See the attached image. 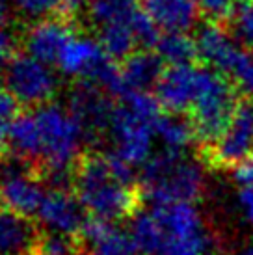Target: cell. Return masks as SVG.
Masks as SVG:
<instances>
[{
	"mask_svg": "<svg viewBox=\"0 0 253 255\" xmlns=\"http://www.w3.org/2000/svg\"><path fill=\"white\" fill-rule=\"evenodd\" d=\"M106 136L112 147L110 153L134 168H141L155 155V121L138 114L125 101L120 99L116 105Z\"/></svg>",
	"mask_w": 253,
	"mask_h": 255,
	"instance_id": "obj_6",
	"label": "cell"
},
{
	"mask_svg": "<svg viewBox=\"0 0 253 255\" xmlns=\"http://www.w3.org/2000/svg\"><path fill=\"white\" fill-rule=\"evenodd\" d=\"M56 67L65 77L97 84L116 97L120 93V65L97 37L75 32L63 45Z\"/></svg>",
	"mask_w": 253,
	"mask_h": 255,
	"instance_id": "obj_5",
	"label": "cell"
},
{
	"mask_svg": "<svg viewBox=\"0 0 253 255\" xmlns=\"http://www.w3.org/2000/svg\"><path fill=\"white\" fill-rule=\"evenodd\" d=\"M11 9H13L11 0H0V28L7 26L9 17H11Z\"/></svg>",
	"mask_w": 253,
	"mask_h": 255,
	"instance_id": "obj_34",
	"label": "cell"
},
{
	"mask_svg": "<svg viewBox=\"0 0 253 255\" xmlns=\"http://www.w3.org/2000/svg\"><path fill=\"white\" fill-rule=\"evenodd\" d=\"M222 24L240 47L253 50V0H237Z\"/></svg>",
	"mask_w": 253,
	"mask_h": 255,
	"instance_id": "obj_25",
	"label": "cell"
},
{
	"mask_svg": "<svg viewBox=\"0 0 253 255\" xmlns=\"http://www.w3.org/2000/svg\"><path fill=\"white\" fill-rule=\"evenodd\" d=\"M13 9L19 15L37 21L43 17H69L82 7L84 0H11Z\"/></svg>",
	"mask_w": 253,
	"mask_h": 255,
	"instance_id": "obj_24",
	"label": "cell"
},
{
	"mask_svg": "<svg viewBox=\"0 0 253 255\" xmlns=\"http://www.w3.org/2000/svg\"><path fill=\"white\" fill-rule=\"evenodd\" d=\"M227 77L235 82L242 97L253 99V50H240L239 58H237V62H235L231 73Z\"/></svg>",
	"mask_w": 253,
	"mask_h": 255,
	"instance_id": "obj_27",
	"label": "cell"
},
{
	"mask_svg": "<svg viewBox=\"0 0 253 255\" xmlns=\"http://www.w3.org/2000/svg\"><path fill=\"white\" fill-rule=\"evenodd\" d=\"M240 99L242 95L239 88L227 75L212 69L209 65L199 67L196 99L188 112L196 127L199 147H211L224 134V130L235 116Z\"/></svg>",
	"mask_w": 253,
	"mask_h": 255,
	"instance_id": "obj_4",
	"label": "cell"
},
{
	"mask_svg": "<svg viewBox=\"0 0 253 255\" xmlns=\"http://www.w3.org/2000/svg\"><path fill=\"white\" fill-rule=\"evenodd\" d=\"M253 155V99L242 97L231 123L211 147L201 149L203 162L214 168H235Z\"/></svg>",
	"mask_w": 253,
	"mask_h": 255,
	"instance_id": "obj_9",
	"label": "cell"
},
{
	"mask_svg": "<svg viewBox=\"0 0 253 255\" xmlns=\"http://www.w3.org/2000/svg\"><path fill=\"white\" fill-rule=\"evenodd\" d=\"M30 255H52L50 252H47V250H43L41 246H37V250H34Z\"/></svg>",
	"mask_w": 253,
	"mask_h": 255,
	"instance_id": "obj_35",
	"label": "cell"
},
{
	"mask_svg": "<svg viewBox=\"0 0 253 255\" xmlns=\"http://www.w3.org/2000/svg\"><path fill=\"white\" fill-rule=\"evenodd\" d=\"M39 244V226L32 216L0 203V255H30Z\"/></svg>",
	"mask_w": 253,
	"mask_h": 255,
	"instance_id": "obj_16",
	"label": "cell"
},
{
	"mask_svg": "<svg viewBox=\"0 0 253 255\" xmlns=\"http://www.w3.org/2000/svg\"><path fill=\"white\" fill-rule=\"evenodd\" d=\"M140 186L145 198L155 203L194 201L203 196V166L190 158L186 151L164 149L141 166Z\"/></svg>",
	"mask_w": 253,
	"mask_h": 255,
	"instance_id": "obj_3",
	"label": "cell"
},
{
	"mask_svg": "<svg viewBox=\"0 0 253 255\" xmlns=\"http://www.w3.org/2000/svg\"><path fill=\"white\" fill-rule=\"evenodd\" d=\"M141 4L132 7L128 13L120 15L112 21H106L103 24L95 26L97 30V39L101 41L103 49L114 58V60H123L130 52L138 50V39L134 32V19L140 11Z\"/></svg>",
	"mask_w": 253,
	"mask_h": 255,
	"instance_id": "obj_19",
	"label": "cell"
},
{
	"mask_svg": "<svg viewBox=\"0 0 253 255\" xmlns=\"http://www.w3.org/2000/svg\"><path fill=\"white\" fill-rule=\"evenodd\" d=\"M86 142V130L75 114L56 103L19 114L9 128L13 155L39 164L52 186H67Z\"/></svg>",
	"mask_w": 253,
	"mask_h": 255,
	"instance_id": "obj_1",
	"label": "cell"
},
{
	"mask_svg": "<svg viewBox=\"0 0 253 255\" xmlns=\"http://www.w3.org/2000/svg\"><path fill=\"white\" fill-rule=\"evenodd\" d=\"M209 246L211 241L207 231L188 237H169L166 239L158 255H207Z\"/></svg>",
	"mask_w": 253,
	"mask_h": 255,
	"instance_id": "obj_26",
	"label": "cell"
},
{
	"mask_svg": "<svg viewBox=\"0 0 253 255\" xmlns=\"http://www.w3.org/2000/svg\"><path fill=\"white\" fill-rule=\"evenodd\" d=\"M134 170L114 153L82 156L73 173V190L92 218L105 222L128 218L138 211L141 199Z\"/></svg>",
	"mask_w": 253,
	"mask_h": 255,
	"instance_id": "obj_2",
	"label": "cell"
},
{
	"mask_svg": "<svg viewBox=\"0 0 253 255\" xmlns=\"http://www.w3.org/2000/svg\"><path fill=\"white\" fill-rule=\"evenodd\" d=\"M197 82H199V65H168L156 82L155 95L164 110L188 114L196 99Z\"/></svg>",
	"mask_w": 253,
	"mask_h": 255,
	"instance_id": "obj_13",
	"label": "cell"
},
{
	"mask_svg": "<svg viewBox=\"0 0 253 255\" xmlns=\"http://www.w3.org/2000/svg\"><path fill=\"white\" fill-rule=\"evenodd\" d=\"M242 255H253V248H248L242 252Z\"/></svg>",
	"mask_w": 253,
	"mask_h": 255,
	"instance_id": "obj_36",
	"label": "cell"
},
{
	"mask_svg": "<svg viewBox=\"0 0 253 255\" xmlns=\"http://www.w3.org/2000/svg\"><path fill=\"white\" fill-rule=\"evenodd\" d=\"M155 50L160 54L166 65L197 62L196 39L190 36V32H162Z\"/></svg>",
	"mask_w": 253,
	"mask_h": 255,
	"instance_id": "obj_23",
	"label": "cell"
},
{
	"mask_svg": "<svg viewBox=\"0 0 253 255\" xmlns=\"http://www.w3.org/2000/svg\"><path fill=\"white\" fill-rule=\"evenodd\" d=\"M112 93L92 82H80L69 93L67 107L75 118L80 121L86 130L88 140H95L99 136L108 134L116 105L110 99Z\"/></svg>",
	"mask_w": 253,
	"mask_h": 255,
	"instance_id": "obj_11",
	"label": "cell"
},
{
	"mask_svg": "<svg viewBox=\"0 0 253 255\" xmlns=\"http://www.w3.org/2000/svg\"><path fill=\"white\" fill-rule=\"evenodd\" d=\"M141 6L162 32L196 30L201 17L197 0H141Z\"/></svg>",
	"mask_w": 253,
	"mask_h": 255,
	"instance_id": "obj_18",
	"label": "cell"
},
{
	"mask_svg": "<svg viewBox=\"0 0 253 255\" xmlns=\"http://www.w3.org/2000/svg\"><path fill=\"white\" fill-rule=\"evenodd\" d=\"M239 205L242 214L253 222V184L239 186Z\"/></svg>",
	"mask_w": 253,
	"mask_h": 255,
	"instance_id": "obj_32",
	"label": "cell"
},
{
	"mask_svg": "<svg viewBox=\"0 0 253 255\" xmlns=\"http://www.w3.org/2000/svg\"><path fill=\"white\" fill-rule=\"evenodd\" d=\"M4 84L21 105L30 108L50 103L58 92V75L52 64L32 54H17L4 69Z\"/></svg>",
	"mask_w": 253,
	"mask_h": 255,
	"instance_id": "obj_7",
	"label": "cell"
},
{
	"mask_svg": "<svg viewBox=\"0 0 253 255\" xmlns=\"http://www.w3.org/2000/svg\"><path fill=\"white\" fill-rule=\"evenodd\" d=\"M160 220L166 239L169 237H188L205 231L201 214L194 201H169L151 205ZM166 242V241H164Z\"/></svg>",
	"mask_w": 253,
	"mask_h": 255,
	"instance_id": "obj_20",
	"label": "cell"
},
{
	"mask_svg": "<svg viewBox=\"0 0 253 255\" xmlns=\"http://www.w3.org/2000/svg\"><path fill=\"white\" fill-rule=\"evenodd\" d=\"M194 39H196L197 49V62L209 65L224 75L231 73L240 50L244 49L233 39L222 22L214 21H205L197 24Z\"/></svg>",
	"mask_w": 253,
	"mask_h": 255,
	"instance_id": "obj_12",
	"label": "cell"
},
{
	"mask_svg": "<svg viewBox=\"0 0 253 255\" xmlns=\"http://www.w3.org/2000/svg\"><path fill=\"white\" fill-rule=\"evenodd\" d=\"M73 34H75V26L67 21V17H62V15L43 17L26 28L22 36V45L28 54L39 58L47 64L56 65L63 45Z\"/></svg>",
	"mask_w": 253,
	"mask_h": 255,
	"instance_id": "obj_15",
	"label": "cell"
},
{
	"mask_svg": "<svg viewBox=\"0 0 253 255\" xmlns=\"http://www.w3.org/2000/svg\"><path fill=\"white\" fill-rule=\"evenodd\" d=\"M19 39L13 32H9L6 26L0 28V73H4L7 64L17 56Z\"/></svg>",
	"mask_w": 253,
	"mask_h": 255,
	"instance_id": "obj_29",
	"label": "cell"
},
{
	"mask_svg": "<svg viewBox=\"0 0 253 255\" xmlns=\"http://www.w3.org/2000/svg\"><path fill=\"white\" fill-rule=\"evenodd\" d=\"M197 2H199L201 17L205 21L224 22L227 15L231 13L237 0H197Z\"/></svg>",
	"mask_w": 253,
	"mask_h": 255,
	"instance_id": "obj_28",
	"label": "cell"
},
{
	"mask_svg": "<svg viewBox=\"0 0 253 255\" xmlns=\"http://www.w3.org/2000/svg\"><path fill=\"white\" fill-rule=\"evenodd\" d=\"M128 231L132 235L134 242H136L141 255L160 254L164 241H166V233H164V227H162L160 220H158L153 209H149V211L138 209L130 216Z\"/></svg>",
	"mask_w": 253,
	"mask_h": 255,
	"instance_id": "obj_22",
	"label": "cell"
},
{
	"mask_svg": "<svg viewBox=\"0 0 253 255\" xmlns=\"http://www.w3.org/2000/svg\"><path fill=\"white\" fill-rule=\"evenodd\" d=\"M19 107H21L19 99H17L13 93H11V90L2 82V84H0V118L13 121L15 118L19 116Z\"/></svg>",
	"mask_w": 253,
	"mask_h": 255,
	"instance_id": "obj_30",
	"label": "cell"
},
{
	"mask_svg": "<svg viewBox=\"0 0 253 255\" xmlns=\"http://www.w3.org/2000/svg\"><path fill=\"white\" fill-rule=\"evenodd\" d=\"M11 123L13 121L0 118V155H2L4 147L9 145V128H11Z\"/></svg>",
	"mask_w": 253,
	"mask_h": 255,
	"instance_id": "obj_33",
	"label": "cell"
},
{
	"mask_svg": "<svg viewBox=\"0 0 253 255\" xmlns=\"http://www.w3.org/2000/svg\"><path fill=\"white\" fill-rule=\"evenodd\" d=\"M166 62L153 49H138L123 58L120 64V93L118 99L130 92L155 90L156 82L164 73Z\"/></svg>",
	"mask_w": 253,
	"mask_h": 255,
	"instance_id": "obj_17",
	"label": "cell"
},
{
	"mask_svg": "<svg viewBox=\"0 0 253 255\" xmlns=\"http://www.w3.org/2000/svg\"><path fill=\"white\" fill-rule=\"evenodd\" d=\"M156 140H160L164 149L173 151H186L196 138V127L190 114L183 112H162L155 121Z\"/></svg>",
	"mask_w": 253,
	"mask_h": 255,
	"instance_id": "obj_21",
	"label": "cell"
},
{
	"mask_svg": "<svg viewBox=\"0 0 253 255\" xmlns=\"http://www.w3.org/2000/svg\"><path fill=\"white\" fill-rule=\"evenodd\" d=\"M41 175L21 156L0 155V203L34 216L45 198Z\"/></svg>",
	"mask_w": 253,
	"mask_h": 255,
	"instance_id": "obj_8",
	"label": "cell"
},
{
	"mask_svg": "<svg viewBox=\"0 0 253 255\" xmlns=\"http://www.w3.org/2000/svg\"><path fill=\"white\" fill-rule=\"evenodd\" d=\"M47 233L75 237L80 235L88 222V211L78 199L77 192L67 186H50L45 192L41 205L35 213Z\"/></svg>",
	"mask_w": 253,
	"mask_h": 255,
	"instance_id": "obj_10",
	"label": "cell"
},
{
	"mask_svg": "<svg viewBox=\"0 0 253 255\" xmlns=\"http://www.w3.org/2000/svg\"><path fill=\"white\" fill-rule=\"evenodd\" d=\"M78 237L82 255H141L130 231L114 222L90 218Z\"/></svg>",
	"mask_w": 253,
	"mask_h": 255,
	"instance_id": "obj_14",
	"label": "cell"
},
{
	"mask_svg": "<svg viewBox=\"0 0 253 255\" xmlns=\"http://www.w3.org/2000/svg\"><path fill=\"white\" fill-rule=\"evenodd\" d=\"M233 179L239 186L253 184V155H250L233 168Z\"/></svg>",
	"mask_w": 253,
	"mask_h": 255,
	"instance_id": "obj_31",
	"label": "cell"
}]
</instances>
